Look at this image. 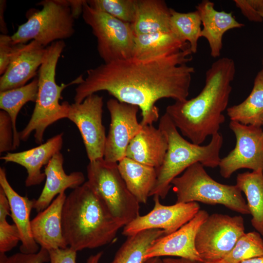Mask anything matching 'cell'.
<instances>
[{
    "label": "cell",
    "instance_id": "obj_1",
    "mask_svg": "<svg viewBox=\"0 0 263 263\" xmlns=\"http://www.w3.org/2000/svg\"><path fill=\"white\" fill-rule=\"evenodd\" d=\"M189 48L169 56L148 60L133 57L104 63L89 69L75 89V103L90 94L105 91L120 102L137 106L142 126L159 118L158 100L187 99L195 69L187 63L192 59Z\"/></svg>",
    "mask_w": 263,
    "mask_h": 263
},
{
    "label": "cell",
    "instance_id": "obj_2",
    "mask_svg": "<svg viewBox=\"0 0 263 263\" xmlns=\"http://www.w3.org/2000/svg\"><path fill=\"white\" fill-rule=\"evenodd\" d=\"M235 71L232 59H218L206 72L205 85L196 96L167 107L165 113L191 142L201 145L218 132L225 121L223 113L228 103Z\"/></svg>",
    "mask_w": 263,
    "mask_h": 263
},
{
    "label": "cell",
    "instance_id": "obj_3",
    "mask_svg": "<svg viewBox=\"0 0 263 263\" xmlns=\"http://www.w3.org/2000/svg\"><path fill=\"white\" fill-rule=\"evenodd\" d=\"M124 226L88 181L66 197L62 211L63 235L68 247L76 252L110 243Z\"/></svg>",
    "mask_w": 263,
    "mask_h": 263
},
{
    "label": "cell",
    "instance_id": "obj_4",
    "mask_svg": "<svg viewBox=\"0 0 263 263\" xmlns=\"http://www.w3.org/2000/svg\"><path fill=\"white\" fill-rule=\"evenodd\" d=\"M158 128L167 138L168 148L162 164L156 169V181L150 196L156 195L165 199L172 187V180L196 163H200L204 167L219 166L223 143L220 133L213 135L207 145L194 144L181 136L166 113L160 119Z\"/></svg>",
    "mask_w": 263,
    "mask_h": 263
},
{
    "label": "cell",
    "instance_id": "obj_5",
    "mask_svg": "<svg viewBox=\"0 0 263 263\" xmlns=\"http://www.w3.org/2000/svg\"><path fill=\"white\" fill-rule=\"evenodd\" d=\"M65 47L63 40L52 43L45 49L38 76V91L36 104L27 125L19 132L20 141H26L33 132L35 141L42 144L46 129L55 122L67 118L70 104L59 99L62 92L72 84H79L83 80L82 75L71 82L58 85L56 81V71L60 55Z\"/></svg>",
    "mask_w": 263,
    "mask_h": 263
},
{
    "label": "cell",
    "instance_id": "obj_6",
    "mask_svg": "<svg viewBox=\"0 0 263 263\" xmlns=\"http://www.w3.org/2000/svg\"><path fill=\"white\" fill-rule=\"evenodd\" d=\"M177 203L201 202L220 204L242 214H250L242 191L236 185L217 182L211 177L200 163L187 168L171 182Z\"/></svg>",
    "mask_w": 263,
    "mask_h": 263
},
{
    "label": "cell",
    "instance_id": "obj_7",
    "mask_svg": "<svg viewBox=\"0 0 263 263\" xmlns=\"http://www.w3.org/2000/svg\"><path fill=\"white\" fill-rule=\"evenodd\" d=\"M38 4L42 8L29 16L11 36L15 44L35 40L45 47L74 35L75 19L69 0H44Z\"/></svg>",
    "mask_w": 263,
    "mask_h": 263
},
{
    "label": "cell",
    "instance_id": "obj_8",
    "mask_svg": "<svg viewBox=\"0 0 263 263\" xmlns=\"http://www.w3.org/2000/svg\"><path fill=\"white\" fill-rule=\"evenodd\" d=\"M87 173L90 185L125 225L140 215V203L128 189L118 163L108 162L103 158L89 161Z\"/></svg>",
    "mask_w": 263,
    "mask_h": 263
},
{
    "label": "cell",
    "instance_id": "obj_9",
    "mask_svg": "<svg viewBox=\"0 0 263 263\" xmlns=\"http://www.w3.org/2000/svg\"><path fill=\"white\" fill-rule=\"evenodd\" d=\"M82 16L96 38L97 51L104 63L132 57L134 34L131 24L92 8L86 0Z\"/></svg>",
    "mask_w": 263,
    "mask_h": 263
},
{
    "label": "cell",
    "instance_id": "obj_10",
    "mask_svg": "<svg viewBox=\"0 0 263 263\" xmlns=\"http://www.w3.org/2000/svg\"><path fill=\"white\" fill-rule=\"evenodd\" d=\"M240 215L213 213L201 225L195 238V247L203 262L223 260L244 232Z\"/></svg>",
    "mask_w": 263,
    "mask_h": 263
},
{
    "label": "cell",
    "instance_id": "obj_11",
    "mask_svg": "<svg viewBox=\"0 0 263 263\" xmlns=\"http://www.w3.org/2000/svg\"><path fill=\"white\" fill-rule=\"evenodd\" d=\"M229 127L236 137L234 148L221 158L220 173L224 178H230L241 169L263 172V129L231 121Z\"/></svg>",
    "mask_w": 263,
    "mask_h": 263
},
{
    "label": "cell",
    "instance_id": "obj_12",
    "mask_svg": "<svg viewBox=\"0 0 263 263\" xmlns=\"http://www.w3.org/2000/svg\"><path fill=\"white\" fill-rule=\"evenodd\" d=\"M103 97L95 94L70 104L67 118L77 127L89 161L103 158L107 136L102 123Z\"/></svg>",
    "mask_w": 263,
    "mask_h": 263
},
{
    "label": "cell",
    "instance_id": "obj_13",
    "mask_svg": "<svg viewBox=\"0 0 263 263\" xmlns=\"http://www.w3.org/2000/svg\"><path fill=\"white\" fill-rule=\"evenodd\" d=\"M107 107L110 114L111 123L103 159L108 162L118 163L126 157L130 142L143 127L137 118L139 108L115 98L109 99Z\"/></svg>",
    "mask_w": 263,
    "mask_h": 263
},
{
    "label": "cell",
    "instance_id": "obj_14",
    "mask_svg": "<svg viewBox=\"0 0 263 263\" xmlns=\"http://www.w3.org/2000/svg\"><path fill=\"white\" fill-rule=\"evenodd\" d=\"M159 198L153 196L154 204L152 209L125 225L122 234L128 237L151 229H162L166 235L169 234L189 222L200 210L197 202L176 203L166 206L161 204Z\"/></svg>",
    "mask_w": 263,
    "mask_h": 263
},
{
    "label": "cell",
    "instance_id": "obj_15",
    "mask_svg": "<svg viewBox=\"0 0 263 263\" xmlns=\"http://www.w3.org/2000/svg\"><path fill=\"white\" fill-rule=\"evenodd\" d=\"M209 216L200 210L195 216L180 228L157 239L148 249L145 258L175 257L203 263L195 247V238L201 225Z\"/></svg>",
    "mask_w": 263,
    "mask_h": 263
},
{
    "label": "cell",
    "instance_id": "obj_16",
    "mask_svg": "<svg viewBox=\"0 0 263 263\" xmlns=\"http://www.w3.org/2000/svg\"><path fill=\"white\" fill-rule=\"evenodd\" d=\"M45 49L35 40L17 44L7 69L0 77V92L26 85L42 64Z\"/></svg>",
    "mask_w": 263,
    "mask_h": 263
},
{
    "label": "cell",
    "instance_id": "obj_17",
    "mask_svg": "<svg viewBox=\"0 0 263 263\" xmlns=\"http://www.w3.org/2000/svg\"><path fill=\"white\" fill-rule=\"evenodd\" d=\"M66 197L65 192L58 195L31 220V231L35 242L48 251L68 247L62 227V211Z\"/></svg>",
    "mask_w": 263,
    "mask_h": 263
},
{
    "label": "cell",
    "instance_id": "obj_18",
    "mask_svg": "<svg viewBox=\"0 0 263 263\" xmlns=\"http://www.w3.org/2000/svg\"><path fill=\"white\" fill-rule=\"evenodd\" d=\"M63 133L55 135L44 143L32 149L18 152H7L0 157L6 163L11 162L23 167L27 170L25 186L40 184L45 179L41 169L49 162L53 156L60 151L63 145Z\"/></svg>",
    "mask_w": 263,
    "mask_h": 263
},
{
    "label": "cell",
    "instance_id": "obj_19",
    "mask_svg": "<svg viewBox=\"0 0 263 263\" xmlns=\"http://www.w3.org/2000/svg\"><path fill=\"white\" fill-rule=\"evenodd\" d=\"M0 188L3 190L10 207V216L17 226L20 236V252L32 254L39 250L38 244L32 233L30 214L35 200H30L22 196L11 187L6 176L4 168H0Z\"/></svg>",
    "mask_w": 263,
    "mask_h": 263
},
{
    "label": "cell",
    "instance_id": "obj_20",
    "mask_svg": "<svg viewBox=\"0 0 263 263\" xmlns=\"http://www.w3.org/2000/svg\"><path fill=\"white\" fill-rule=\"evenodd\" d=\"M64 158L60 151L55 154L47 165L44 173L45 183L42 190L35 200L34 208L39 212L46 208L59 194L67 188L75 189L85 182V176L80 171H74L69 174L63 169Z\"/></svg>",
    "mask_w": 263,
    "mask_h": 263
},
{
    "label": "cell",
    "instance_id": "obj_21",
    "mask_svg": "<svg viewBox=\"0 0 263 263\" xmlns=\"http://www.w3.org/2000/svg\"><path fill=\"white\" fill-rule=\"evenodd\" d=\"M196 8L200 16L203 26L201 37L207 40L211 56L218 57L223 48L225 33L229 30L241 28L244 24L238 22L232 13L216 10L214 3L209 0H202Z\"/></svg>",
    "mask_w": 263,
    "mask_h": 263
},
{
    "label": "cell",
    "instance_id": "obj_22",
    "mask_svg": "<svg viewBox=\"0 0 263 263\" xmlns=\"http://www.w3.org/2000/svg\"><path fill=\"white\" fill-rule=\"evenodd\" d=\"M168 148L167 138L161 130L152 124L147 125L130 142L126 157L157 169L162 164Z\"/></svg>",
    "mask_w": 263,
    "mask_h": 263
},
{
    "label": "cell",
    "instance_id": "obj_23",
    "mask_svg": "<svg viewBox=\"0 0 263 263\" xmlns=\"http://www.w3.org/2000/svg\"><path fill=\"white\" fill-rule=\"evenodd\" d=\"M189 48L188 43L180 41L171 32H159L134 35L132 57L148 60L169 56Z\"/></svg>",
    "mask_w": 263,
    "mask_h": 263
},
{
    "label": "cell",
    "instance_id": "obj_24",
    "mask_svg": "<svg viewBox=\"0 0 263 263\" xmlns=\"http://www.w3.org/2000/svg\"><path fill=\"white\" fill-rule=\"evenodd\" d=\"M170 8L162 0H137L135 19L131 24L135 35L171 32Z\"/></svg>",
    "mask_w": 263,
    "mask_h": 263
},
{
    "label": "cell",
    "instance_id": "obj_25",
    "mask_svg": "<svg viewBox=\"0 0 263 263\" xmlns=\"http://www.w3.org/2000/svg\"><path fill=\"white\" fill-rule=\"evenodd\" d=\"M126 185L139 203L146 204L157 178L156 169L125 157L118 163Z\"/></svg>",
    "mask_w": 263,
    "mask_h": 263
},
{
    "label": "cell",
    "instance_id": "obj_26",
    "mask_svg": "<svg viewBox=\"0 0 263 263\" xmlns=\"http://www.w3.org/2000/svg\"><path fill=\"white\" fill-rule=\"evenodd\" d=\"M231 121L262 127L263 123V68L257 74L250 94L241 103L227 109Z\"/></svg>",
    "mask_w": 263,
    "mask_h": 263
},
{
    "label": "cell",
    "instance_id": "obj_27",
    "mask_svg": "<svg viewBox=\"0 0 263 263\" xmlns=\"http://www.w3.org/2000/svg\"><path fill=\"white\" fill-rule=\"evenodd\" d=\"M236 185L246 198L252 226L263 236V172L252 171L239 173Z\"/></svg>",
    "mask_w": 263,
    "mask_h": 263
},
{
    "label": "cell",
    "instance_id": "obj_28",
    "mask_svg": "<svg viewBox=\"0 0 263 263\" xmlns=\"http://www.w3.org/2000/svg\"><path fill=\"white\" fill-rule=\"evenodd\" d=\"M165 235L163 230L151 229L128 236L110 263H147V250L157 239Z\"/></svg>",
    "mask_w": 263,
    "mask_h": 263
},
{
    "label": "cell",
    "instance_id": "obj_29",
    "mask_svg": "<svg viewBox=\"0 0 263 263\" xmlns=\"http://www.w3.org/2000/svg\"><path fill=\"white\" fill-rule=\"evenodd\" d=\"M38 91V78L20 87L0 92V108L10 116L14 131V150L19 147L20 140L16 127L18 115L22 107L29 101L36 102Z\"/></svg>",
    "mask_w": 263,
    "mask_h": 263
},
{
    "label": "cell",
    "instance_id": "obj_30",
    "mask_svg": "<svg viewBox=\"0 0 263 263\" xmlns=\"http://www.w3.org/2000/svg\"><path fill=\"white\" fill-rule=\"evenodd\" d=\"M202 22L198 12L181 13L170 8V29L184 43H188L192 54L197 52L198 42L201 38Z\"/></svg>",
    "mask_w": 263,
    "mask_h": 263
},
{
    "label": "cell",
    "instance_id": "obj_31",
    "mask_svg": "<svg viewBox=\"0 0 263 263\" xmlns=\"http://www.w3.org/2000/svg\"><path fill=\"white\" fill-rule=\"evenodd\" d=\"M261 235L256 231L244 233L223 260L226 263H240L245 260L263 256V239Z\"/></svg>",
    "mask_w": 263,
    "mask_h": 263
},
{
    "label": "cell",
    "instance_id": "obj_32",
    "mask_svg": "<svg viewBox=\"0 0 263 263\" xmlns=\"http://www.w3.org/2000/svg\"><path fill=\"white\" fill-rule=\"evenodd\" d=\"M92 8L132 24L135 19L137 0H87Z\"/></svg>",
    "mask_w": 263,
    "mask_h": 263
},
{
    "label": "cell",
    "instance_id": "obj_33",
    "mask_svg": "<svg viewBox=\"0 0 263 263\" xmlns=\"http://www.w3.org/2000/svg\"><path fill=\"white\" fill-rule=\"evenodd\" d=\"M10 216V207L8 199L0 190V253H5L16 247L20 242L19 230L15 224H10L7 221Z\"/></svg>",
    "mask_w": 263,
    "mask_h": 263
},
{
    "label": "cell",
    "instance_id": "obj_34",
    "mask_svg": "<svg viewBox=\"0 0 263 263\" xmlns=\"http://www.w3.org/2000/svg\"><path fill=\"white\" fill-rule=\"evenodd\" d=\"M49 261V251L43 248L32 254L20 252L8 256L5 253H0V263H46Z\"/></svg>",
    "mask_w": 263,
    "mask_h": 263
},
{
    "label": "cell",
    "instance_id": "obj_35",
    "mask_svg": "<svg viewBox=\"0 0 263 263\" xmlns=\"http://www.w3.org/2000/svg\"><path fill=\"white\" fill-rule=\"evenodd\" d=\"M14 131L11 119L5 111H0V153L14 150Z\"/></svg>",
    "mask_w": 263,
    "mask_h": 263
},
{
    "label": "cell",
    "instance_id": "obj_36",
    "mask_svg": "<svg viewBox=\"0 0 263 263\" xmlns=\"http://www.w3.org/2000/svg\"><path fill=\"white\" fill-rule=\"evenodd\" d=\"M17 44H15L11 36L0 35V75H1L7 69Z\"/></svg>",
    "mask_w": 263,
    "mask_h": 263
},
{
    "label": "cell",
    "instance_id": "obj_37",
    "mask_svg": "<svg viewBox=\"0 0 263 263\" xmlns=\"http://www.w3.org/2000/svg\"><path fill=\"white\" fill-rule=\"evenodd\" d=\"M50 263H76L77 252L69 247L49 250Z\"/></svg>",
    "mask_w": 263,
    "mask_h": 263
},
{
    "label": "cell",
    "instance_id": "obj_38",
    "mask_svg": "<svg viewBox=\"0 0 263 263\" xmlns=\"http://www.w3.org/2000/svg\"><path fill=\"white\" fill-rule=\"evenodd\" d=\"M234 2L236 6L241 10L242 14L250 21H263L255 7L254 0H234Z\"/></svg>",
    "mask_w": 263,
    "mask_h": 263
},
{
    "label": "cell",
    "instance_id": "obj_39",
    "mask_svg": "<svg viewBox=\"0 0 263 263\" xmlns=\"http://www.w3.org/2000/svg\"><path fill=\"white\" fill-rule=\"evenodd\" d=\"M71 9L75 19L79 17L82 13L84 0H69Z\"/></svg>",
    "mask_w": 263,
    "mask_h": 263
},
{
    "label": "cell",
    "instance_id": "obj_40",
    "mask_svg": "<svg viewBox=\"0 0 263 263\" xmlns=\"http://www.w3.org/2000/svg\"><path fill=\"white\" fill-rule=\"evenodd\" d=\"M6 6V1L0 0V30L2 34L7 35L8 29L4 19V11Z\"/></svg>",
    "mask_w": 263,
    "mask_h": 263
},
{
    "label": "cell",
    "instance_id": "obj_41",
    "mask_svg": "<svg viewBox=\"0 0 263 263\" xmlns=\"http://www.w3.org/2000/svg\"><path fill=\"white\" fill-rule=\"evenodd\" d=\"M161 263H202L199 261L182 258H166L161 260Z\"/></svg>",
    "mask_w": 263,
    "mask_h": 263
},
{
    "label": "cell",
    "instance_id": "obj_42",
    "mask_svg": "<svg viewBox=\"0 0 263 263\" xmlns=\"http://www.w3.org/2000/svg\"><path fill=\"white\" fill-rule=\"evenodd\" d=\"M103 255L102 252H99L95 255H91L87 260L86 263H99Z\"/></svg>",
    "mask_w": 263,
    "mask_h": 263
},
{
    "label": "cell",
    "instance_id": "obj_43",
    "mask_svg": "<svg viewBox=\"0 0 263 263\" xmlns=\"http://www.w3.org/2000/svg\"><path fill=\"white\" fill-rule=\"evenodd\" d=\"M255 7L263 19V0H254Z\"/></svg>",
    "mask_w": 263,
    "mask_h": 263
},
{
    "label": "cell",
    "instance_id": "obj_44",
    "mask_svg": "<svg viewBox=\"0 0 263 263\" xmlns=\"http://www.w3.org/2000/svg\"><path fill=\"white\" fill-rule=\"evenodd\" d=\"M240 263H263V256L245 260Z\"/></svg>",
    "mask_w": 263,
    "mask_h": 263
},
{
    "label": "cell",
    "instance_id": "obj_45",
    "mask_svg": "<svg viewBox=\"0 0 263 263\" xmlns=\"http://www.w3.org/2000/svg\"><path fill=\"white\" fill-rule=\"evenodd\" d=\"M161 260L160 258L156 257L150 259L148 260L147 263H161Z\"/></svg>",
    "mask_w": 263,
    "mask_h": 263
},
{
    "label": "cell",
    "instance_id": "obj_46",
    "mask_svg": "<svg viewBox=\"0 0 263 263\" xmlns=\"http://www.w3.org/2000/svg\"><path fill=\"white\" fill-rule=\"evenodd\" d=\"M203 263H226L223 260L217 261L215 262H203Z\"/></svg>",
    "mask_w": 263,
    "mask_h": 263
},
{
    "label": "cell",
    "instance_id": "obj_47",
    "mask_svg": "<svg viewBox=\"0 0 263 263\" xmlns=\"http://www.w3.org/2000/svg\"><path fill=\"white\" fill-rule=\"evenodd\" d=\"M262 127H263V125H262Z\"/></svg>",
    "mask_w": 263,
    "mask_h": 263
}]
</instances>
